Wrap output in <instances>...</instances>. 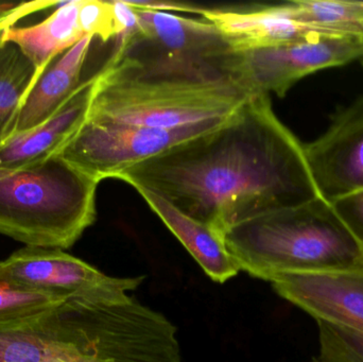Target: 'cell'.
<instances>
[{"mask_svg": "<svg viewBox=\"0 0 363 362\" xmlns=\"http://www.w3.org/2000/svg\"><path fill=\"white\" fill-rule=\"evenodd\" d=\"M224 244L239 269L272 282L291 273L363 271V251L322 197L230 227Z\"/></svg>", "mask_w": 363, "mask_h": 362, "instance_id": "3", "label": "cell"}, {"mask_svg": "<svg viewBox=\"0 0 363 362\" xmlns=\"http://www.w3.org/2000/svg\"><path fill=\"white\" fill-rule=\"evenodd\" d=\"M136 191L166 227L178 238L205 273L213 282L223 284L240 271L223 239L206 225L177 210L166 200L144 188Z\"/></svg>", "mask_w": 363, "mask_h": 362, "instance_id": "15", "label": "cell"}, {"mask_svg": "<svg viewBox=\"0 0 363 362\" xmlns=\"http://www.w3.org/2000/svg\"><path fill=\"white\" fill-rule=\"evenodd\" d=\"M320 197L334 201L363 188V95L333 116L321 136L303 145Z\"/></svg>", "mask_w": 363, "mask_h": 362, "instance_id": "10", "label": "cell"}, {"mask_svg": "<svg viewBox=\"0 0 363 362\" xmlns=\"http://www.w3.org/2000/svg\"><path fill=\"white\" fill-rule=\"evenodd\" d=\"M0 362H181L177 329L133 297L67 298L0 322Z\"/></svg>", "mask_w": 363, "mask_h": 362, "instance_id": "2", "label": "cell"}, {"mask_svg": "<svg viewBox=\"0 0 363 362\" xmlns=\"http://www.w3.org/2000/svg\"><path fill=\"white\" fill-rule=\"evenodd\" d=\"M252 96L228 77L146 72L108 61L96 74L87 119L157 129L224 120Z\"/></svg>", "mask_w": 363, "mask_h": 362, "instance_id": "4", "label": "cell"}, {"mask_svg": "<svg viewBox=\"0 0 363 362\" xmlns=\"http://www.w3.org/2000/svg\"><path fill=\"white\" fill-rule=\"evenodd\" d=\"M79 6L80 0L61 2L42 23L12 26L0 32V36L16 44L40 72L53 57L85 38L79 26Z\"/></svg>", "mask_w": 363, "mask_h": 362, "instance_id": "16", "label": "cell"}, {"mask_svg": "<svg viewBox=\"0 0 363 362\" xmlns=\"http://www.w3.org/2000/svg\"><path fill=\"white\" fill-rule=\"evenodd\" d=\"M94 38L85 36L53 57L38 74L26 96L14 134L28 131L45 123L86 80H82L81 77Z\"/></svg>", "mask_w": 363, "mask_h": 362, "instance_id": "14", "label": "cell"}, {"mask_svg": "<svg viewBox=\"0 0 363 362\" xmlns=\"http://www.w3.org/2000/svg\"><path fill=\"white\" fill-rule=\"evenodd\" d=\"M224 120L205 121L178 129H157L86 118L57 155L100 183L104 179H115L135 164L215 129Z\"/></svg>", "mask_w": 363, "mask_h": 362, "instance_id": "6", "label": "cell"}, {"mask_svg": "<svg viewBox=\"0 0 363 362\" xmlns=\"http://www.w3.org/2000/svg\"><path fill=\"white\" fill-rule=\"evenodd\" d=\"M311 362H323V361H320V359L318 358V357H317V358H313V361Z\"/></svg>", "mask_w": 363, "mask_h": 362, "instance_id": "26", "label": "cell"}, {"mask_svg": "<svg viewBox=\"0 0 363 362\" xmlns=\"http://www.w3.org/2000/svg\"><path fill=\"white\" fill-rule=\"evenodd\" d=\"M202 16L216 26L237 52L289 44L317 33L296 18L289 2L249 11L206 8Z\"/></svg>", "mask_w": 363, "mask_h": 362, "instance_id": "13", "label": "cell"}, {"mask_svg": "<svg viewBox=\"0 0 363 362\" xmlns=\"http://www.w3.org/2000/svg\"><path fill=\"white\" fill-rule=\"evenodd\" d=\"M65 299L67 298L23 288L0 274V322L18 320L38 314Z\"/></svg>", "mask_w": 363, "mask_h": 362, "instance_id": "19", "label": "cell"}, {"mask_svg": "<svg viewBox=\"0 0 363 362\" xmlns=\"http://www.w3.org/2000/svg\"><path fill=\"white\" fill-rule=\"evenodd\" d=\"M363 251V188L330 202Z\"/></svg>", "mask_w": 363, "mask_h": 362, "instance_id": "22", "label": "cell"}, {"mask_svg": "<svg viewBox=\"0 0 363 362\" xmlns=\"http://www.w3.org/2000/svg\"><path fill=\"white\" fill-rule=\"evenodd\" d=\"M38 74L16 44L0 36V149L14 134L26 96Z\"/></svg>", "mask_w": 363, "mask_h": 362, "instance_id": "17", "label": "cell"}, {"mask_svg": "<svg viewBox=\"0 0 363 362\" xmlns=\"http://www.w3.org/2000/svg\"><path fill=\"white\" fill-rule=\"evenodd\" d=\"M271 283L315 320L363 336V271L283 274Z\"/></svg>", "mask_w": 363, "mask_h": 362, "instance_id": "11", "label": "cell"}, {"mask_svg": "<svg viewBox=\"0 0 363 362\" xmlns=\"http://www.w3.org/2000/svg\"><path fill=\"white\" fill-rule=\"evenodd\" d=\"M135 11L138 31L121 38L113 59L205 66L234 79L233 60L237 51L213 23L160 11Z\"/></svg>", "mask_w": 363, "mask_h": 362, "instance_id": "7", "label": "cell"}, {"mask_svg": "<svg viewBox=\"0 0 363 362\" xmlns=\"http://www.w3.org/2000/svg\"><path fill=\"white\" fill-rule=\"evenodd\" d=\"M0 274L13 284L57 297L117 299L135 290L145 276L113 278L61 249L26 246L0 261Z\"/></svg>", "mask_w": 363, "mask_h": 362, "instance_id": "9", "label": "cell"}, {"mask_svg": "<svg viewBox=\"0 0 363 362\" xmlns=\"http://www.w3.org/2000/svg\"><path fill=\"white\" fill-rule=\"evenodd\" d=\"M98 184L57 154L0 168V234L26 246L70 248L95 222Z\"/></svg>", "mask_w": 363, "mask_h": 362, "instance_id": "5", "label": "cell"}, {"mask_svg": "<svg viewBox=\"0 0 363 362\" xmlns=\"http://www.w3.org/2000/svg\"><path fill=\"white\" fill-rule=\"evenodd\" d=\"M130 6H133L134 9H140V10H152L160 11H180V12L194 13V14L202 15L205 9L201 6H194V4H184V2L178 1H162V0H157V1H127Z\"/></svg>", "mask_w": 363, "mask_h": 362, "instance_id": "24", "label": "cell"}, {"mask_svg": "<svg viewBox=\"0 0 363 362\" xmlns=\"http://www.w3.org/2000/svg\"><path fill=\"white\" fill-rule=\"evenodd\" d=\"M289 4L296 18L313 31L363 40V1L296 0Z\"/></svg>", "mask_w": 363, "mask_h": 362, "instance_id": "18", "label": "cell"}, {"mask_svg": "<svg viewBox=\"0 0 363 362\" xmlns=\"http://www.w3.org/2000/svg\"><path fill=\"white\" fill-rule=\"evenodd\" d=\"M16 6L15 4H6V2H0V16H1L4 13L8 12L11 9L14 8Z\"/></svg>", "mask_w": 363, "mask_h": 362, "instance_id": "25", "label": "cell"}, {"mask_svg": "<svg viewBox=\"0 0 363 362\" xmlns=\"http://www.w3.org/2000/svg\"><path fill=\"white\" fill-rule=\"evenodd\" d=\"M359 57H363L360 38L313 33L289 44L236 52L233 76L251 95L274 93L284 97L304 77Z\"/></svg>", "mask_w": 363, "mask_h": 362, "instance_id": "8", "label": "cell"}, {"mask_svg": "<svg viewBox=\"0 0 363 362\" xmlns=\"http://www.w3.org/2000/svg\"><path fill=\"white\" fill-rule=\"evenodd\" d=\"M78 21L84 36L98 38L101 42L118 36L111 1L80 0Z\"/></svg>", "mask_w": 363, "mask_h": 362, "instance_id": "21", "label": "cell"}, {"mask_svg": "<svg viewBox=\"0 0 363 362\" xmlns=\"http://www.w3.org/2000/svg\"><path fill=\"white\" fill-rule=\"evenodd\" d=\"M115 179L155 193L221 238L243 221L320 197L304 147L262 94L215 129Z\"/></svg>", "mask_w": 363, "mask_h": 362, "instance_id": "1", "label": "cell"}, {"mask_svg": "<svg viewBox=\"0 0 363 362\" xmlns=\"http://www.w3.org/2000/svg\"><path fill=\"white\" fill-rule=\"evenodd\" d=\"M319 356L323 362H363V336L317 321Z\"/></svg>", "mask_w": 363, "mask_h": 362, "instance_id": "20", "label": "cell"}, {"mask_svg": "<svg viewBox=\"0 0 363 362\" xmlns=\"http://www.w3.org/2000/svg\"><path fill=\"white\" fill-rule=\"evenodd\" d=\"M95 81L96 74L87 78L45 123L11 136L0 149V168L17 169L57 155L86 119Z\"/></svg>", "mask_w": 363, "mask_h": 362, "instance_id": "12", "label": "cell"}, {"mask_svg": "<svg viewBox=\"0 0 363 362\" xmlns=\"http://www.w3.org/2000/svg\"><path fill=\"white\" fill-rule=\"evenodd\" d=\"M113 4L115 23H116L118 36H125L133 34L138 29V17L135 9L132 8L127 1H111Z\"/></svg>", "mask_w": 363, "mask_h": 362, "instance_id": "23", "label": "cell"}]
</instances>
